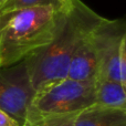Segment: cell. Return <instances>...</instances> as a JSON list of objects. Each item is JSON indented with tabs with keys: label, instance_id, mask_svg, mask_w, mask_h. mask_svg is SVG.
Returning <instances> with one entry per match:
<instances>
[{
	"label": "cell",
	"instance_id": "obj_1",
	"mask_svg": "<svg viewBox=\"0 0 126 126\" xmlns=\"http://www.w3.org/2000/svg\"><path fill=\"white\" fill-rule=\"evenodd\" d=\"M102 18L81 0H73L72 8L64 13L52 41L24 59L35 93L66 79L76 44L93 30Z\"/></svg>",
	"mask_w": 126,
	"mask_h": 126
},
{
	"label": "cell",
	"instance_id": "obj_2",
	"mask_svg": "<svg viewBox=\"0 0 126 126\" xmlns=\"http://www.w3.org/2000/svg\"><path fill=\"white\" fill-rule=\"evenodd\" d=\"M64 13L53 6L24 8L1 16L0 65L10 66L48 46Z\"/></svg>",
	"mask_w": 126,
	"mask_h": 126
},
{
	"label": "cell",
	"instance_id": "obj_3",
	"mask_svg": "<svg viewBox=\"0 0 126 126\" xmlns=\"http://www.w3.org/2000/svg\"><path fill=\"white\" fill-rule=\"evenodd\" d=\"M95 103L94 84H86L70 79L35 93L28 118L32 116H57L78 114ZM27 118V120H28Z\"/></svg>",
	"mask_w": 126,
	"mask_h": 126
},
{
	"label": "cell",
	"instance_id": "obj_4",
	"mask_svg": "<svg viewBox=\"0 0 126 126\" xmlns=\"http://www.w3.org/2000/svg\"><path fill=\"white\" fill-rule=\"evenodd\" d=\"M35 91L26 61L0 67V110L24 126Z\"/></svg>",
	"mask_w": 126,
	"mask_h": 126
},
{
	"label": "cell",
	"instance_id": "obj_5",
	"mask_svg": "<svg viewBox=\"0 0 126 126\" xmlns=\"http://www.w3.org/2000/svg\"><path fill=\"white\" fill-rule=\"evenodd\" d=\"M126 37L125 22L122 19L102 20L91 31L98 66V79L120 82L118 52L123 38Z\"/></svg>",
	"mask_w": 126,
	"mask_h": 126
},
{
	"label": "cell",
	"instance_id": "obj_6",
	"mask_svg": "<svg viewBox=\"0 0 126 126\" xmlns=\"http://www.w3.org/2000/svg\"><path fill=\"white\" fill-rule=\"evenodd\" d=\"M97 78V59L90 32L76 44L67 67L66 79L86 84H95Z\"/></svg>",
	"mask_w": 126,
	"mask_h": 126
},
{
	"label": "cell",
	"instance_id": "obj_7",
	"mask_svg": "<svg viewBox=\"0 0 126 126\" xmlns=\"http://www.w3.org/2000/svg\"><path fill=\"white\" fill-rule=\"evenodd\" d=\"M73 126H126V110L94 103L76 114Z\"/></svg>",
	"mask_w": 126,
	"mask_h": 126
},
{
	"label": "cell",
	"instance_id": "obj_8",
	"mask_svg": "<svg viewBox=\"0 0 126 126\" xmlns=\"http://www.w3.org/2000/svg\"><path fill=\"white\" fill-rule=\"evenodd\" d=\"M95 87V104L106 107L126 110L125 87L120 82L98 79L94 84Z\"/></svg>",
	"mask_w": 126,
	"mask_h": 126
},
{
	"label": "cell",
	"instance_id": "obj_9",
	"mask_svg": "<svg viewBox=\"0 0 126 126\" xmlns=\"http://www.w3.org/2000/svg\"><path fill=\"white\" fill-rule=\"evenodd\" d=\"M38 6H53L60 10L59 0H8L0 9V17L13 11Z\"/></svg>",
	"mask_w": 126,
	"mask_h": 126
},
{
	"label": "cell",
	"instance_id": "obj_10",
	"mask_svg": "<svg viewBox=\"0 0 126 126\" xmlns=\"http://www.w3.org/2000/svg\"><path fill=\"white\" fill-rule=\"evenodd\" d=\"M76 114L57 116H32L27 120L24 126H73Z\"/></svg>",
	"mask_w": 126,
	"mask_h": 126
},
{
	"label": "cell",
	"instance_id": "obj_11",
	"mask_svg": "<svg viewBox=\"0 0 126 126\" xmlns=\"http://www.w3.org/2000/svg\"><path fill=\"white\" fill-rule=\"evenodd\" d=\"M118 73L120 83L126 89V37L123 38L118 52Z\"/></svg>",
	"mask_w": 126,
	"mask_h": 126
},
{
	"label": "cell",
	"instance_id": "obj_12",
	"mask_svg": "<svg viewBox=\"0 0 126 126\" xmlns=\"http://www.w3.org/2000/svg\"><path fill=\"white\" fill-rule=\"evenodd\" d=\"M0 126H20L12 117L0 110Z\"/></svg>",
	"mask_w": 126,
	"mask_h": 126
},
{
	"label": "cell",
	"instance_id": "obj_13",
	"mask_svg": "<svg viewBox=\"0 0 126 126\" xmlns=\"http://www.w3.org/2000/svg\"><path fill=\"white\" fill-rule=\"evenodd\" d=\"M73 4V0H59V6H60V11L63 13H66L70 11Z\"/></svg>",
	"mask_w": 126,
	"mask_h": 126
},
{
	"label": "cell",
	"instance_id": "obj_14",
	"mask_svg": "<svg viewBox=\"0 0 126 126\" xmlns=\"http://www.w3.org/2000/svg\"><path fill=\"white\" fill-rule=\"evenodd\" d=\"M7 1H8V0H0V9H1V7L3 6V4L6 3Z\"/></svg>",
	"mask_w": 126,
	"mask_h": 126
},
{
	"label": "cell",
	"instance_id": "obj_15",
	"mask_svg": "<svg viewBox=\"0 0 126 126\" xmlns=\"http://www.w3.org/2000/svg\"><path fill=\"white\" fill-rule=\"evenodd\" d=\"M0 20H1V17H0Z\"/></svg>",
	"mask_w": 126,
	"mask_h": 126
},
{
	"label": "cell",
	"instance_id": "obj_16",
	"mask_svg": "<svg viewBox=\"0 0 126 126\" xmlns=\"http://www.w3.org/2000/svg\"><path fill=\"white\" fill-rule=\"evenodd\" d=\"M0 67H1V65H0Z\"/></svg>",
	"mask_w": 126,
	"mask_h": 126
}]
</instances>
